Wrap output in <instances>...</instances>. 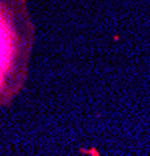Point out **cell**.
Here are the masks:
<instances>
[{
    "instance_id": "1",
    "label": "cell",
    "mask_w": 150,
    "mask_h": 156,
    "mask_svg": "<svg viewBox=\"0 0 150 156\" xmlns=\"http://www.w3.org/2000/svg\"><path fill=\"white\" fill-rule=\"evenodd\" d=\"M17 2L0 0V98L11 95L22 78L19 69L28 58L30 37L28 19H19Z\"/></svg>"
}]
</instances>
